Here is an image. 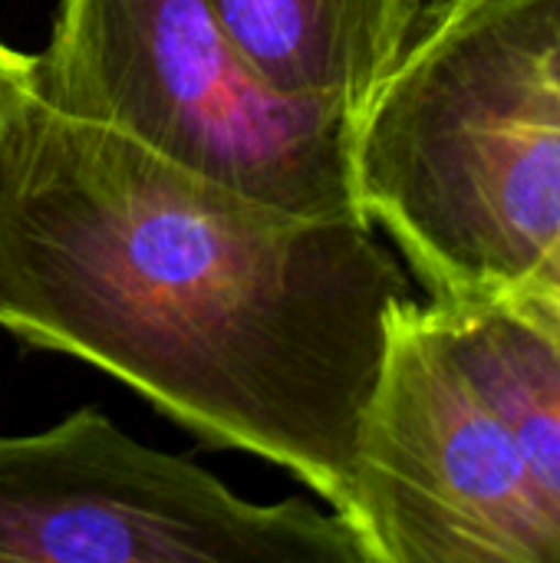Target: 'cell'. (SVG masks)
Instances as JSON below:
<instances>
[{"label": "cell", "mask_w": 560, "mask_h": 563, "mask_svg": "<svg viewBox=\"0 0 560 563\" xmlns=\"http://www.w3.org/2000/svg\"><path fill=\"white\" fill-rule=\"evenodd\" d=\"M251 73L277 96L360 119L422 0H208Z\"/></svg>", "instance_id": "8992f818"}, {"label": "cell", "mask_w": 560, "mask_h": 563, "mask_svg": "<svg viewBox=\"0 0 560 563\" xmlns=\"http://www.w3.org/2000/svg\"><path fill=\"white\" fill-rule=\"evenodd\" d=\"M33 96L284 211L363 218L356 119L264 86L208 0H56Z\"/></svg>", "instance_id": "3957f363"}, {"label": "cell", "mask_w": 560, "mask_h": 563, "mask_svg": "<svg viewBox=\"0 0 560 563\" xmlns=\"http://www.w3.org/2000/svg\"><path fill=\"white\" fill-rule=\"evenodd\" d=\"M409 300L366 218L284 211L36 96L0 129V327L337 515Z\"/></svg>", "instance_id": "6da1fadb"}, {"label": "cell", "mask_w": 560, "mask_h": 563, "mask_svg": "<svg viewBox=\"0 0 560 563\" xmlns=\"http://www.w3.org/2000/svg\"><path fill=\"white\" fill-rule=\"evenodd\" d=\"M452 356L515 432L560 518V287L432 303Z\"/></svg>", "instance_id": "52a82bcc"}, {"label": "cell", "mask_w": 560, "mask_h": 563, "mask_svg": "<svg viewBox=\"0 0 560 563\" xmlns=\"http://www.w3.org/2000/svg\"><path fill=\"white\" fill-rule=\"evenodd\" d=\"M0 563H370L333 508L257 505L92 406L0 435Z\"/></svg>", "instance_id": "277c9868"}, {"label": "cell", "mask_w": 560, "mask_h": 563, "mask_svg": "<svg viewBox=\"0 0 560 563\" xmlns=\"http://www.w3.org/2000/svg\"><path fill=\"white\" fill-rule=\"evenodd\" d=\"M343 518L370 563H560V518L429 303L393 317Z\"/></svg>", "instance_id": "5b68a950"}, {"label": "cell", "mask_w": 560, "mask_h": 563, "mask_svg": "<svg viewBox=\"0 0 560 563\" xmlns=\"http://www.w3.org/2000/svg\"><path fill=\"white\" fill-rule=\"evenodd\" d=\"M36 56H26L0 40V129L33 99Z\"/></svg>", "instance_id": "ba28073f"}, {"label": "cell", "mask_w": 560, "mask_h": 563, "mask_svg": "<svg viewBox=\"0 0 560 563\" xmlns=\"http://www.w3.org/2000/svg\"><path fill=\"white\" fill-rule=\"evenodd\" d=\"M353 185L432 303L560 287V0L422 3Z\"/></svg>", "instance_id": "7a4b0ae2"}]
</instances>
